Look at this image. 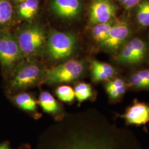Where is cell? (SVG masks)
Returning a JSON list of instances; mask_svg holds the SVG:
<instances>
[{
	"mask_svg": "<svg viewBox=\"0 0 149 149\" xmlns=\"http://www.w3.org/2000/svg\"><path fill=\"white\" fill-rule=\"evenodd\" d=\"M46 70L43 65L36 60H24L10 76L8 92L18 93L44 84Z\"/></svg>",
	"mask_w": 149,
	"mask_h": 149,
	"instance_id": "cell-1",
	"label": "cell"
},
{
	"mask_svg": "<svg viewBox=\"0 0 149 149\" xmlns=\"http://www.w3.org/2000/svg\"><path fill=\"white\" fill-rule=\"evenodd\" d=\"M87 70L88 65L85 60L70 59L47 69L44 84L53 86L76 83L85 76Z\"/></svg>",
	"mask_w": 149,
	"mask_h": 149,
	"instance_id": "cell-2",
	"label": "cell"
},
{
	"mask_svg": "<svg viewBox=\"0 0 149 149\" xmlns=\"http://www.w3.org/2000/svg\"><path fill=\"white\" fill-rule=\"evenodd\" d=\"M78 40L69 32L55 31L47 39L44 53L53 62L68 61L76 53Z\"/></svg>",
	"mask_w": 149,
	"mask_h": 149,
	"instance_id": "cell-3",
	"label": "cell"
},
{
	"mask_svg": "<svg viewBox=\"0 0 149 149\" xmlns=\"http://www.w3.org/2000/svg\"><path fill=\"white\" fill-rule=\"evenodd\" d=\"M17 43L25 60H36L44 53L47 42L43 28L38 24L23 27L17 32Z\"/></svg>",
	"mask_w": 149,
	"mask_h": 149,
	"instance_id": "cell-4",
	"label": "cell"
},
{
	"mask_svg": "<svg viewBox=\"0 0 149 149\" xmlns=\"http://www.w3.org/2000/svg\"><path fill=\"white\" fill-rule=\"evenodd\" d=\"M24 60L16 37L9 32L0 31V64L3 72L10 77Z\"/></svg>",
	"mask_w": 149,
	"mask_h": 149,
	"instance_id": "cell-5",
	"label": "cell"
},
{
	"mask_svg": "<svg viewBox=\"0 0 149 149\" xmlns=\"http://www.w3.org/2000/svg\"><path fill=\"white\" fill-rule=\"evenodd\" d=\"M148 53L146 43L139 38L128 40L116 54V61L118 64L134 66L141 64Z\"/></svg>",
	"mask_w": 149,
	"mask_h": 149,
	"instance_id": "cell-6",
	"label": "cell"
},
{
	"mask_svg": "<svg viewBox=\"0 0 149 149\" xmlns=\"http://www.w3.org/2000/svg\"><path fill=\"white\" fill-rule=\"evenodd\" d=\"M131 28L127 18L116 19L106 40L100 47L109 53L116 54L128 41Z\"/></svg>",
	"mask_w": 149,
	"mask_h": 149,
	"instance_id": "cell-7",
	"label": "cell"
},
{
	"mask_svg": "<svg viewBox=\"0 0 149 149\" xmlns=\"http://www.w3.org/2000/svg\"><path fill=\"white\" fill-rule=\"evenodd\" d=\"M118 7L113 0H92L89 8L91 25L107 23L116 19Z\"/></svg>",
	"mask_w": 149,
	"mask_h": 149,
	"instance_id": "cell-8",
	"label": "cell"
},
{
	"mask_svg": "<svg viewBox=\"0 0 149 149\" xmlns=\"http://www.w3.org/2000/svg\"><path fill=\"white\" fill-rule=\"evenodd\" d=\"M118 116L123 118L128 125H145L149 123V104L135 100L123 114Z\"/></svg>",
	"mask_w": 149,
	"mask_h": 149,
	"instance_id": "cell-9",
	"label": "cell"
},
{
	"mask_svg": "<svg viewBox=\"0 0 149 149\" xmlns=\"http://www.w3.org/2000/svg\"><path fill=\"white\" fill-rule=\"evenodd\" d=\"M51 10L59 18L74 19L80 16L82 5L81 0H52Z\"/></svg>",
	"mask_w": 149,
	"mask_h": 149,
	"instance_id": "cell-10",
	"label": "cell"
},
{
	"mask_svg": "<svg viewBox=\"0 0 149 149\" xmlns=\"http://www.w3.org/2000/svg\"><path fill=\"white\" fill-rule=\"evenodd\" d=\"M91 77L95 84L106 82L116 77L117 70L112 65L93 60L90 65Z\"/></svg>",
	"mask_w": 149,
	"mask_h": 149,
	"instance_id": "cell-11",
	"label": "cell"
},
{
	"mask_svg": "<svg viewBox=\"0 0 149 149\" xmlns=\"http://www.w3.org/2000/svg\"><path fill=\"white\" fill-rule=\"evenodd\" d=\"M10 98L15 106L23 111L32 115L36 119L40 117L41 114L38 110V100L32 93L22 92L11 96Z\"/></svg>",
	"mask_w": 149,
	"mask_h": 149,
	"instance_id": "cell-12",
	"label": "cell"
},
{
	"mask_svg": "<svg viewBox=\"0 0 149 149\" xmlns=\"http://www.w3.org/2000/svg\"><path fill=\"white\" fill-rule=\"evenodd\" d=\"M38 103L44 112L55 119H60L64 117V111L62 105L48 91L40 92Z\"/></svg>",
	"mask_w": 149,
	"mask_h": 149,
	"instance_id": "cell-13",
	"label": "cell"
},
{
	"mask_svg": "<svg viewBox=\"0 0 149 149\" xmlns=\"http://www.w3.org/2000/svg\"><path fill=\"white\" fill-rule=\"evenodd\" d=\"M104 89L111 102L120 101L128 89L127 81L119 77H115L104 82Z\"/></svg>",
	"mask_w": 149,
	"mask_h": 149,
	"instance_id": "cell-14",
	"label": "cell"
},
{
	"mask_svg": "<svg viewBox=\"0 0 149 149\" xmlns=\"http://www.w3.org/2000/svg\"><path fill=\"white\" fill-rule=\"evenodd\" d=\"M126 81L128 88L134 90H149V69L134 72Z\"/></svg>",
	"mask_w": 149,
	"mask_h": 149,
	"instance_id": "cell-15",
	"label": "cell"
},
{
	"mask_svg": "<svg viewBox=\"0 0 149 149\" xmlns=\"http://www.w3.org/2000/svg\"><path fill=\"white\" fill-rule=\"evenodd\" d=\"M74 90L75 98L79 104L95 98V91L88 83L77 81L75 83Z\"/></svg>",
	"mask_w": 149,
	"mask_h": 149,
	"instance_id": "cell-16",
	"label": "cell"
},
{
	"mask_svg": "<svg viewBox=\"0 0 149 149\" xmlns=\"http://www.w3.org/2000/svg\"><path fill=\"white\" fill-rule=\"evenodd\" d=\"M116 20V18L107 23H100L93 26L92 29V36L99 46L106 40Z\"/></svg>",
	"mask_w": 149,
	"mask_h": 149,
	"instance_id": "cell-17",
	"label": "cell"
},
{
	"mask_svg": "<svg viewBox=\"0 0 149 149\" xmlns=\"http://www.w3.org/2000/svg\"><path fill=\"white\" fill-rule=\"evenodd\" d=\"M39 5L38 0H28L19 3L17 8L18 16L23 19H31L36 15Z\"/></svg>",
	"mask_w": 149,
	"mask_h": 149,
	"instance_id": "cell-18",
	"label": "cell"
},
{
	"mask_svg": "<svg viewBox=\"0 0 149 149\" xmlns=\"http://www.w3.org/2000/svg\"><path fill=\"white\" fill-rule=\"evenodd\" d=\"M13 16V10L9 0H0V29L7 26Z\"/></svg>",
	"mask_w": 149,
	"mask_h": 149,
	"instance_id": "cell-19",
	"label": "cell"
},
{
	"mask_svg": "<svg viewBox=\"0 0 149 149\" xmlns=\"http://www.w3.org/2000/svg\"><path fill=\"white\" fill-rule=\"evenodd\" d=\"M136 6V21L141 27H148L149 26V0H143Z\"/></svg>",
	"mask_w": 149,
	"mask_h": 149,
	"instance_id": "cell-20",
	"label": "cell"
},
{
	"mask_svg": "<svg viewBox=\"0 0 149 149\" xmlns=\"http://www.w3.org/2000/svg\"><path fill=\"white\" fill-rule=\"evenodd\" d=\"M55 94L60 101L67 103H72L76 99L74 88L66 85L58 86L55 90Z\"/></svg>",
	"mask_w": 149,
	"mask_h": 149,
	"instance_id": "cell-21",
	"label": "cell"
},
{
	"mask_svg": "<svg viewBox=\"0 0 149 149\" xmlns=\"http://www.w3.org/2000/svg\"><path fill=\"white\" fill-rule=\"evenodd\" d=\"M143 0H128L125 5L124 6V7L127 10H129L136 6L139 3L141 2Z\"/></svg>",
	"mask_w": 149,
	"mask_h": 149,
	"instance_id": "cell-22",
	"label": "cell"
},
{
	"mask_svg": "<svg viewBox=\"0 0 149 149\" xmlns=\"http://www.w3.org/2000/svg\"><path fill=\"white\" fill-rule=\"evenodd\" d=\"M0 149H11V148L7 143H4L0 144Z\"/></svg>",
	"mask_w": 149,
	"mask_h": 149,
	"instance_id": "cell-23",
	"label": "cell"
},
{
	"mask_svg": "<svg viewBox=\"0 0 149 149\" xmlns=\"http://www.w3.org/2000/svg\"><path fill=\"white\" fill-rule=\"evenodd\" d=\"M119 2V3L120 4H121L122 5L124 6L125 5V3H127V2L128 1V0H117Z\"/></svg>",
	"mask_w": 149,
	"mask_h": 149,
	"instance_id": "cell-24",
	"label": "cell"
},
{
	"mask_svg": "<svg viewBox=\"0 0 149 149\" xmlns=\"http://www.w3.org/2000/svg\"><path fill=\"white\" fill-rule=\"evenodd\" d=\"M14 2H15L16 3H21L22 2H24L25 1H27L28 0H13Z\"/></svg>",
	"mask_w": 149,
	"mask_h": 149,
	"instance_id": "cell-25",
	"label": "cell"
}]
</instances>
